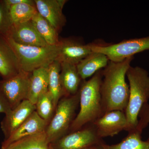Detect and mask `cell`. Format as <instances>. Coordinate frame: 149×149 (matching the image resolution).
<instances>
[{
	"instance_id": "21",
	"label": "cell",
	"mask_w": 149,
	"mask_h": 149,
	"mask_svg": "<svg viewBox=\"0 0 149 149\" xmlns=\"http://www.w3.org/2000/svg\"><path fill=\"white\" fill-rule=\"evenodd\" d=\"M61 65L57 61H54L48 67V91L51 93L56 108L63 96L60 80Z\"/></svg>"
},
{
	"instance_id": "4",
	"label": "cell",
	"mask_w": 149,
	"mask_h": 149,
	"mask_svg": "<svg viewBox=\"0 0 149 149\" xmlns=\"http://www.w3.org/2000/svg\"><path fill=\"white\" fill-rule=\"evenodd\" d=\"M6 36L18 60L20 69L23 71L32 72L41 68L48 67L58 55V44L45 47L22 45Z\"/></svg>"
},
{
	"instance_id": "8",
	"label": "cell",
	"mask_w": 149,
	"mask_h": 149,
	"mask_svg": "<svg viewBox=\"0 0 149 149\" xmlns=\"http://www.w3.org/2000/svg\"><path fill=\"white\" fill-rule=\"evenodd\" d=\"M102 143L93 124L71 132L50 144L51 149H85Z\"/></svg>"
},
{
	"instance_id": "7",
	"label": "cell",
	"mask_w": 149,
	"mask_h": 149,
	"mask_svg": "<svg viewBox=\"0 0 149 149\" xmlns=\"http://www.w3.org/2000/svg\"><path fill=\"white\" fill-rule=\"evenodd\" d=\"M31 72L20 70L17 74L0 81V92L11 109L27 100Z\"/></svg>"
},
{
	"instance_id": "2",
	"label": "cell",
	"mask_w": 149,
	"mask_h": 149,
	"mask_svg": "<svg viewBox=\"0 0 149 149\" xmlns=\"http://www.w3.org/2000/svg\"><path fill=\"white\" fill-rule=\"evenodd\" d=\"M102 70H99L88 81L81 83L79 89L80 110L70 130L77 131L92 124L104 115L101 86Z\"/></svg>"
},
{
	"instance_id": "29",
	"label": "cell",
	"mask_w": 149,
	"mask_h": 149,
	"mask_svg": "<svg viewBox=\"0 0 149 149\" xmlns=\"http://www.w3.org/2000/svg\"><path fill=\"white\" fill-rule=\"evenodd\" d=\"M85 149H97V146L92 147Z\"/></svg>"
},
{
	"instance_id": "25",
	"label": "cell",
	"mask_w": 149,
	"mask_h": 149,
	"mask_svg": "<svg viewBox=\"0 0 149 149\" xmlns=\"http://www.w3.org/2000/svg\"><path fill=\"white\" fill-rule=\"evenodd\" d=\"M12 24L9 9L4 0H0V33L6 34Z\"/></svg>"
},
{
	"instance_id": "26",
	"label": "cell",
	"mask_w": 149,
	"mask_h": 149,
	"mask_svg": "<svg viewBox=\"0 0 149 149\" xmlns=\"http://www.w3.org/2000/svg\"><path fill=\"white\" fill-rule=\"evenodd\" d=\"M139 117L140 119L138 120V124L133 130L142 134L143 130L149 124V105L148 103L145 104L141 109Z\"/></svg>"
},
{
	"instance_id": "16",
	"label": "cell",
	"mask_w": 149,
	"mask_h": 149,
	"mask_svg": "<svg viewBox=\"0 0 149 149\" xmlns=\"http://www.w3.org/2000/svg\"><path fill=\"white\" fill-rule=\"evenodd\" d=\"M109 60L105 55L92 52L76 65L77 71L82 80L93 76L102 68L107 65Z\"/></svg>"
},
{
	"instance_id": "22",
	"label": "cell",
	"mask_w": 149,
	"mask_h": 149,
	"mask_svg": "<svg viewBox=\"0 0 149 149\" xmlns=\"http://www.w3.org/2000/svg\"><path fill=\"white\" fill-rule=\"evenodd\" d=\"M5 149H51V148L45 131L15 141Z\"/></svg>"
},
{
	"instance_id": "28",
	"label": "cell",
	"mask_w": 149,
	"mask_h": 149,
	"mask_svg": "<svg viewBox=\"0 0 149 149\" xmlns=\"http://www.w3.org/2000/svg\"><path fill=\"white\" fill-rule=\"evenodd\" d=\"M4 1L8 9H9L12 6L21 3H35L34 1L32 0H4Z\"/></svg>"
},
{
	"instance_id": "12",
	"label": "cell",
	"mask_w": 149,
	"mask_h": 149,
	"mask_svg": "<svg viewBox=\"0 0 149 149\" xmlns=\"http://www.w3.org/2000/svg\"><path fill=\"white\" fill-rule=\"evenodd\" d=\"M49 123L40 117L35 111L8 139L4 140L1 149L6 148L11 144L20 139L45 132Z\"/></svg>"
},
{
	"instance_id": "3",
	"label": "cell",
	"mask_w": 149,
	"mask_h": 149,
	"mask_svg": "<svg viewBox=\"0 0 149 149\" xmlns=\"http://www.w3.org/2000/svg\"><path fill=\"white\" fill-rule=\"evenodd\" d=\"M126 76L129 81V97L125 112L128 132L136 128L141 109L149 100V76L143 68L130 66Z\"/></svg>"
},
{
	"instance_id": "9",
	"label": "cell",
	"mask_w": 149,
	"mask_h": 149,
	"mask_svg": "<svg viewBox=\"0 0 149 149\" xmlns=\"http://www.w3.org/2000/svg\"><path fill=\"white\" fill-rule=\"evenodd\" d=\"M100 139L112 137L127 128V120L124 111H113L107 113L92 123Z\"/></svg>"
},
{
	"instance_id": "18",
	"label": "cell",
	"mask_w": 149,
	"mask_h": 149,
	"mask_svg": "<svg viewBox=\"0 0 149 149\" xmlns=\"http://www.w3.org/2000/svg\"><path fill=\"white\" fill-rule=\"evenodd\" d=\"M48 67L41 68L31 72L27 100L35 105L38 98L48 91Z\"/></svg>"
},
{
	"instance_id": "11",
	"label": "cell",
	"mask_w": 149,
	"mask_h": 149,
	"mask_svg": "<svg viewBox=\"0 0 149 149\" xmlns=\"http://www.w3.org/2000/svg\"><path fill=\"white\" fill-rule=\"evenodd\" d=\"M35 111V105L26 100L5 114L1 123L4 140L8 139Z\"/></svg>"
},
{
	"instance_id": "19",
	"label": "cell",
	"mask_w": 149,
	"mask_h": 149,
	"mask_svg": "<svg viewBox=\"0 0 149 149\" xmlns=\"http://www.w3.org/2000/svg\"><path fill=\"white\" fill-rule=\"evenodd\" d=\"M35 28L49 45H55L59 43L58 32L45 18L37 12L31 20Z\"/></svg>"
},
{
	"instance_id": "27",
	"label": "cell",
	"mask_w": 149,
	"mask_h": 149,
	"mask_svg": "<svg viewBox=\"0 0 149 149\" xmlns=\"http://www.w3.org/2000/svg\"><path fill=\"white\" fill-rule=\"evenodd\" d=\"M11 110L6 100L0 92V113H4L6 114Z\"/></svg>"
},
{
	"instance_id": "5",
	"label": "cell",
	"mask_w": 149,
	"mask_h": 149,
	"mask_svg": "<svg viewBox=\"0 0 149 149\" xmlns=\"http://www.w3.org/2000/svg\"><path fill=\"white\" fill-rule=\"evenodd\" d=\"M80 101L79 92L73 95L65 96L60 100L47 129L46 135L50 143L66 135L74 120Z\"/></svg>"
},
{
	"instance_id": "20",
	"label": "cell",
	"mask_w": 149,
	"mask_h": 149,
	"mask_svg": "<svg viewBox=\"0 0 149 149\" xmlns=\"http://www.w3.org/2000/svg\"><path fill=\"white\" fill-rule=\"evenodd\" d=\"M128 133L120 143L112 145L102 143L98 146L97 149H149V137L144 141L142 140L141 133L135 130Z\"/></svg>"
},
{
	"instance_id": "24",
	"label": "cell",
	"mask_w": 149,
	"mask_h": 149,
	"mask_svg": "<svg viewBox=\"0 0 149 149\" xmlns=\"http://www.w3.org/2000/svg\"><path fill=\"white\" fill-rule=\"evenodd\" d=\"M36 111L44 120L50 122L55 111L52 97L49 91L42 94L35 104Z\"/></svg>"
},
{
	"instance_id": "23",
	"label": "cell",
	"mask_w": 149,
	"mask_h": 149,
	"mask_svg": "<svg viewBox=\"0 0 149 149\" xmlns=\"http://www.w3.org/2000/svg\"><path fill=\"white\" fill-rule=\"evenodd\" d=\"M9 13L12 24H17L30 21L37 10L35 3H23L11 6Z\"/></svg>"
},
{
	"instance_id": "17",
	"label": "cell",
	"mask_w": 149,
	"mask_h": 149,
	"mask_svg": "<svg viewBox=\"0 0 149 149\" xmlns=\"http://www.w3.org/2000/svg\"><path fill=\"white\" fill-rule=\"evenodd\" d=\"M60 80L63 96L73 95L77 94L80 89L81 77L76 65L68 63H61Z\"/></svg>"
},
{
	"instance_id": "15",
	"label": "cell",
	"mask_w": 149,
	"mask_h": 149,
	"mask_svg": "<svg viewBox=\"0 0 149 149\" xmlns=\"http://www.w3.org/2000/svg\"><path fill=\"white\" fill-rule=\"evenodd\" d=\"M20 70L18 60L6 35L0 33V75L3 79H6Z\"/></svg>"
},
{
	"instance_id": "1",
	"label": "cell",
	"mask_w": 149,
	"mask_h": 149,
	"mask_svg": "<svg viewBox=\"0 0 149 149\" xmlns=\"http://www.w3.org/2000/svg\"><path fill=\"white\" fill-rule=\"evenodd\" d=\"M133 58L130 57L120 62L109 61L102 70L101 93L104 114L113 111H125L129 97L125 77Z\"/></svg>"
},
{
	"instance_id": "14",
	"label": "cell",
	"mask_w": 149,
	"mask_h": 149,
	"mask_svg": "<svg viewBox=\"0 0 149 149\" xmlns=\"http://www.w3.org/2000/svg\"><path fill=\"white\" fill-rule=\"evenodd\" d=\"M59 52L56 61L77 65L92 52L90 44L83 45L69 40L60 41Z\"/></svg>"
},
{
	"instance_id": "6",
	"label": "cell",
	"mask_w": 149,
	"mask_h": 149,
	"mask_svg": "<svg viewBox=\"0 0 149 149\" xmlns=\"http://www.w3.org/2000/svg\"><path fill=\"white\" fill-rule=\"evenodd\" d=\"M90 45L92 52L103 54L107 56L109 61L117 62L149 50V36L125 40L109 45L93 44H90Z\"/></svg>"
},
{
	"instance_id": "30",
	"label": "cell",
	"mask_w": 149,
	"mask_h": 149,
	"mask_svg": "<svg viewBox=\"0 0 149 149\" xmlns=\"http://www.w3.org/2000/svg\"><path fill=\"white\" fill-rule=\"evenodd\" d=\"M0 76H1V75H0Z\"/></svg>"
},
{
	"instance_id": "13",
	"label": "cell",
	"mask_w": 149,
	"mask_h": 149,
	"mask_svg": "<svg viewBox=\"0 0 149 149\" xmlns=\"http://www.w3.org/2000/svg\"><path fill=\"white\" fill-rule=\"evenodd\" d=\"M37 12L48 20L59 33L66 22L63 9L65 0H35Z\"/></svg>"
},
{
	"instance_id": "10",
	"label": "cell",
	"mask_w": 149,
	"mask_h": 149,
	"mask_svg": "<svg viewBox=\"0 0 149 149\" xmlns=\"http://www.w3.org/2000/svg\"><path fill=\"white\" fill-rule=\"evenodd\" d=\"M15 42L22 45L45 47L49 45L30 21L12 24L6 34Z\"/></svg>"
}]
</instances>
